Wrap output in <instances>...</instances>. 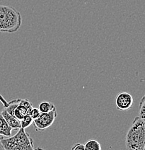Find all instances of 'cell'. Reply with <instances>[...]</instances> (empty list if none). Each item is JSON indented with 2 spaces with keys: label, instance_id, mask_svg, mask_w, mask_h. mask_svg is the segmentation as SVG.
Returning a JSON list of instances; mask_svg holds the SVG:
<instances>
[{
  "label": "cell",
  "instance_id": "obj_2",
  "mask_svg": "<svg viewBox=\"0 0 145 150\" xmlns=\"http://www.w3.org/2000/svg\"><path fill=\"white\" fill-rule=\"evenodd\" d=\"M0 146L4 150H34V142L32 137L20 128L14 136L0 137Z\"/></svg>",
  "mask_w": 145,
  "mask_h": 150
},
{
  "label": "cell",
  "instance_id": "obj_5",
  "mask_svg": "<svg viewBox=\"0 0 145 150\" xmlns=\"http://www.w3.org/2000/svg\"><path fill=\"white\" fill-rule=\"evenodd\" d=\"M115 104L119 110L126 111L133 105L134 98L130 93L127 92H121L115 98Z\"/></svg>",
  "mask_w": 145,
  "mask_h": 150
},
{
  "label": "cell",
  "instance_id": "obj_6",
  "mask_svg": "<svg viewBox=\"0 0 145 150\" xmlns=\"http://www.w3.org/2000/svg\"><path fill=\"white\" fill-rule=\"evenodd\" d=\"M33 108V104L29 100L26 99H20L19 105L16 108L14 112V116L20 121L24 118V116L28 115Z\"/></svg>",
  "mask_w": 145,
  "mask_h": 150
},
{
  "label": "cell",
  "instance_id": "obj_9",
  "mask_svg": "<svg viewBox=\"0 0 145 150\" xmlns=\"http://www.w3.org/2000/svg\"><path fill=\"white\" fill-rule=\"evenodd\" d=\"M20 102V98H15V99H13L12 100L8 102V104H7V107H5V110H7V112L10 114V115H14V112H15V110L16 109V108L19 105V103Z\"/></svg>",
  "mask_w": 145,
  "mask_h": 150
},
{
  "label": "cell",
  "instance_id": "obj_12",
  "mask_svg": "<svg viewBox=\"0 0 145 150\" xmlns=\"http://www.w3.org/2000/svg\"><path fill=\"white\" fill-rule=\"evenodd\" d=\"M33 119L31 118V116L29 114L28 115H26L25 116H24V118L23 119L20 120V126H21L22 129H25L28 127H29L33 123Z\"/></svg>",
  "mask_w": 145,
  "mask_h": 150
},
{
  "label": "cell",
  "instance_id": "obj_11",
  "mask_svg": "<svg viewBox=\"0 0 145 150\" xmlns=\"http://www.w3.org/2000/svg\"><path fill=\"white\" fill-rule=\"evenodd\" d=\"M54 108H56V107L54 103L48 102V101H43V102L40 103L38 107L39 110L41 112H48L54 110Z\"/></svg>",
  "mask_w": 145,
  "mask_h": 150
},
{
  "label": "cell",
  "instance_id": "obj_3",
  "mask_svg": "<svg viewBox=\"0 0 145 150\" xmlns=\"http://www.w3.org/2000/svg\"><path fill=\"white\" fill-rule=\"evenodd\" d=\"M22 25L20 12L10 6L0 5V32L13 33Z\"/></svg>",
  "mask_w": 145,
  "mask_h": 150
},
{
  "label": "cell",
  "instance_id": "obj_1",
  "mask_svg": "<svg viewBox=\"0 0 145 150\" xmlns=\"http://www.w3.org/2000/svg\"><path fill=\"white\" fill-rule=\"evenodd\" d=\"M126 150H145V121L137 116L126 136Z\"/></svg>",
  "mask_w": 145,
  "mask_h": 150
},
{
  "label": "cell",
  "instance_id": "obj_13",
  "mask_svg": "<svg viewBox=\"0 0 145 150\" xmlns=\"http://www.w3.org/2000/svg\"><path fill=\"white\" fill-rule=\"evenodd\" d=\"M139 117L143 120H144L145 118V96H143L140 100Z\"/></svg>",
  "mask_w": 145,
  "mask_h": 150
},
{
  "label": "cell",
  "instance_id": "obj_17",
  "mask_svg": "<svg viewBox=\"0 0 145 150\" xmlns=\"http://www.w3.org/2000/svg\"><path fill=\"white\" fill-rule=\"evenodd\" d=\"M34 150H46V149H43V148H40V147H37V148H35Z\"/></svg>",
  "mask_w": 145,
  "mask_h": 150
},
{
  "label": "cell",
  "instance_id": "obj_4",
  "mask_svg": "<svg viewBox=\"0 0 145 150\" xmlns=\"http://www.w3.org/2000/svg\"><path fill=\"white\" fill-rule=\"evenodd\" d=\"M57 117V109L54 108L48 112H41L38 118L33 121V124L37 131H43L51 127Z\"/></svg>",
  "mask_w": 145,
  "mask_h": 150
},
{
  "label": "cell",
  "instance_id": "obj_14",
  "mask_svg": "<svg viewBox=\"0 0 145 150\" xmlns=\"http://www.w3.org/2000/svg\"><path fill=\"white\" fill-rule=\"evenodd\" d=\"M40 113H41V112L39 110L38 108H33L31 109L30 111L29 115H30L31 118L34 120L35 119V118H38Z\"/></svg>",
  "mask_w": 145,
  "mask_h": 150
},
{
  "label": "cell",
  "instance_id": "obj_7",
  "mask_svg": "<svg viewBox=\"0 0 145 150\" xmlns=\"http://www.w3.org/2000/svg\"><path fill=\"white\" fill-rule=\"evenodd\" d=\"M0 112H1L2 116L4 117L5 121H7V123H8V125L10 126L12 130H18V129H20L21 128L20 120L15 118L14 115H10L9 112H7L4 108Z\"/></svg>",
  "mask_w": 145,
  "mask_h": 150
},
{
  "label": "cell",
  "instance_id": "obj_16",
  "mask_svg": "<svg viewBox=\"0 0 145 150\" xmlns=\"http://www.w3.org/2000/svg\"><path fill=\"white\" fill-rule=\"evenodd\" d=\"M0 102H1V104L3 105L4 108L7 107V104H8V102H7V101L4 99V98L1 95H0Z\"/></svg>",
  "mask_w": 145,
  "mask_h": 150
},
{
  "label": "cell",
  "instance_id": "obj_10",
  "mask_svg": "<svg viewBox=\"0 0 145 150\" xmlns=\"http://www.w3.org/2000/svg\"><path fill=\"white\" fill-rule=\"evenodd\" d=\"M85 150H102L101 145L98 141L91 139L85 144Z\"/></svg>",
  "mask_w": 145,
  "mask_h": 150
},
{
  "label": "cell",
  "instance_id": "obj_8",
  "mask_svg": "<svg viewBox=\"0 0 145 150\" xmlns=\"http://www.w3.org/2000/svg\"><path fill=\"white\" fill-rule=\"evenodd\" d=\"M12 129L0 112V136L4 137H10L12 136Z\"/></svg>",
  "mask_w": 145,
  "mask_h": 150
},
{
  "label": "cell",
  "instance_id": "obj_15",
  "mask_svg": "<svg viewBox=\"0 0 145 150\" xmlns=\"http://www.w3.org/2000/svg\"><path fill=\"white\" fill-rule=\"evenodd\" d=\"M71 150H85V144L82 143H77L72 146Z\"/></svg>",
  "mask_w": 145,
  "mask_h": 150
}]
</instances>
